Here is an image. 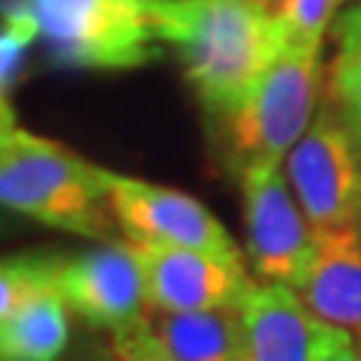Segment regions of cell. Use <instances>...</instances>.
I'll list each match as a JSON object with an SVG mask.
<instances>
[{
  "label": "cell",
  "instance_id": "5b68a950",
  "mask_svg": "<svg viewBox=\"0 0 361 361\" xmlns=\"http://www.w3.org/2000/svg\"><path fill=\"white\" fill-rule=\"evenodd\" d=\"M313 232L361 229V160L358 145L334 109H322L310 130L283 160Z\"/></svg>",
  "mask_w": 361,
  "mask_h": 361
},
{
  "label": "cell",
  "instance_id": "52a82bcc",
  "mask_svg": "<svg viewBox=\"0 0 361 361\" xmlns=\"http://www.w3.org/2000/svg\"><path fill=\"white\" fill-rule=\"evenodd\" d=\"M109 208L115 223L133 244L184 247L223 259H241L232 235L214 214L190 193L175 187L151 184L142 178L103 172Z\"/></svg>",
  "mask_w": 361,
  "mask_h": 361
},
{
  "label": "cell",
  "instance_id": "603a6c76",
  "mask_svg": "<svg viewBox=\"0 0 361 361\" xmlns=\"http://www.w3.org/2000/svg\"><path fill=\"white\" fill-rule=\"evenodd\" d=\"M16 115H0V151L9 145V139H13V133H16Z\"/></svg>",
  "mask_w": 361,
  "mask_h": 361
},
{
  "label": "cell",
  "instance_id": "ac0fdd59",
  "mask_svg": "<svg viewBox=\"0 0 361 361\" xmlns=\"http://www.w3.org/2000/svg\"><path fill=\"white\" fill-rule=\"evenodd\" d=\"M111 349L121 361H178L154 334L151 319L133 322L127 329L111 331Z\"/></svg>",
  "mask_w": 361,
  "mask_h": 361
},
{
  "label": "cell",
  "instance_id": "44dd1931",
  "mask_svg": "<svg viewBox=\"0 0 361 361\" xmlns=\"http://www.w3.org/2000/svg\"><path fill=\"white\" fill-rule=\"evenodd\" d=\"M70 361H121V358H118L115 349H111V343H109V346L94 343V346L82 349V353H78L75 358H70Z\"/></svg>",
  "mask_w": 361,
  "mask_h": 361
},
{
  "label": "cell",
  "instance_id": "cb8c5ba5",
  "mask_svg": "<svg viewBox=\"0 0 361 361\" xmlns=\"http://www.w3.org/2000/svg\"><path fill=\"white\" fill-rule=\"evenodd\" d=\"M256 4H259V6H265V9H271V13H274V9H277V4H280V0H256Z\"/></svg>",
  "mask_w": 361,
  "mask_h": 361
},
{
  "label": "cell",
  "instance_id": "6da1fadb",
  "mask_svg": "<svg viewBox=\"0 0 361 361\" xmlns=\"http://www.w3.org/2000/svg\"><path fill=\"white\" fill-rule=\"evenodd\" d=\"M154 9L190 87L226 118L289 42L280 18L256 0H154Z\"/></svg>",
  "mask_w": 361,
  "mask_h": 361
},
{
  "label": "cell",
  "instance_id": "ba28073f",
  "mask_svg": "<svg viewBox=\"0 0 361 361\" xmlns=\"http://www.w3.org/2000/svg\"><path fill=\"white\" fill-rule=\"evenodd\" d=\"M58 289L66 304L97 329H127L148 319L142 259L133 241H106L103 247L61 256Z\"/></svg>",
  "mask_w": 361,
  "mask_h": 361
},
{
  "label": "cell",
  "instance_id": "2e32d148",
  "mask_svg": "<svg viewBox=\"0 0 361 361\" xmlns=\"http://www.w3.org/2000/svg\"><path fill=\"white\" fill-rule=\"evenodd\" d=\"M341 4L343 0H280L274 16L283 25L289 42L322 45V33L334 21Z\"/></svg>",
  "mask_w": 361,
  "mask_h": 361
},
{
  "label": "cell",
  "instance_id": "8fae6325",
  "mask_svg": "<svg viewBox=\"0 0 361 361\" xmlns=\"http://www.w3.org/2000/svg\"><path fill=\"white\" fill-rule=\"evenodd\" d=\"M316 319L361 343V229L316 232V259L295 289Z\"/></svg>",
  "mask_w": 361,
  "mask_h": 361
},
{
  "label": "cell",
  "instance_id": "9c48e42d",
  "mask_svg": "<svg viewBox=\"0 0 361 361\" xmlns=\"http://www.w3.org/2000/svg\"><path fill=\"white\" fill-rule=\"evenodd\" d=\"M145 271L148 313H196L241 307L256 280L244 259H223L184 247L135 244Z\"/></svg>",
  "mask_w": 361,
  "mask_h": 361
},
{
  "label": "cell",
  "instance_id": "7c38bea8",
  "mask_svg": "<svg viewBox=\"0 0 361 361\" xmlns=\"http://www.w3.org/2000/svg\"><path fill=\"white\" fill-rule=\"evenodd\" d=\"M70 313L58 283L33 292L0 322V361H58L70 343Z\"/></svg>",
  "mask_w": 361,
  "mask_h": 361
},
{
  "label": "cell",
  "instance_id": "9a60e30c",
  "mask_svg": "<svg viewBox=\"0 0 361 361\" xmlns=\"http://www.w3.org/2000/svg\"><path fill=\"white\" fill-rule=\"evenodd\" d=\"M331 97L337 115L361 151V39L341 42L331 70Z\"/></svg>",
  "mask_w": 361,
  "mask_h": 361
},
{
  "label": "cell",
  "instance_id": "30bf717a",
  "mask_svg": "<svg viewBox=\"0 0 361 361\" xmlns=\"http://www.w3.org/2000/svg\"><path fill=\"white\" fill-rule=\"evenodd\" d=\"M241 361H325L343 331L325 325L304 307L295 289L283 283H253L241 301Z\"/></svg>",
  "mask_w": 361,
  "mask_h": 361
},
{
  "label": "cell",
  "instance_id": "e0dca14e",
  "mask_svg": "<svg viewBox=\"0 0 361 361\" xmlns=\"http://www.w3.org/2000/svg\"><path fill=\"white\" fill-rule=\"evenodd\" d=\"M39 39L37 16L16 21V25H0V115H16L9 106V90L25 66L30 45Z\"/></svg>",
  "mask_w": 361,
  "mask_h": 361
},
{
  "label": "cell",
  "instance_id": "3957f363",
  "mask_svg": "<svg viewBox=\"0 0 361 361\" xmlns=\"http://www.w3.org/2000/svg\"><path fill=\"white\" fill-rule=\"evenodd\" d=\"M33 16L51 63L123 73L163 54L154 0H37Z\"/></svg>",
  "mask_w": 361,
  "mask_h": 361
},
{
  "label": "cell",
  "instance_id": "5bb4252c",
  "mask_svg": "<svg viewBox=\"0 0 361 361\" xmlns=\"http://www.w3.org/2000/svg\"><path fill=\"white\" fill-rule=\"evenodd\" d=\"M61 256L25 253L0 259V322L9 319L33 292L58 283Z\"/></svg>",
  "mask_w": 361,
  "mask_h": 361
},
{
  "label": "cell",
  "instance_id": "d6986e66",
  "mask_svg": "<svg viewBox=\"0 0 361 361\" xmlns=\"http://www.w3.org/2000/svg\"><path fill=\"white\" fill-rule=\"evenodd\" d=\"M37 0H0V25H16V21L33 18Z\"/></svg>",
  "mask_w": 361,
  "mask_h": 361
},
{
  "label": "cell",
  "instance_id": "ffe728a7",
  "mask_svg": "<svg viewBox=\"0 0 361 361\" xmlns=\"http://www.w3.org/2000/svg\"><path fill=\"white\" fill-rule=\"evenodd\" d=\"M325 361H361V343H355L353 337L346 334L343 341L329 353V358H325Z\"/></svg>",
  "mask_w": 361,
  "mask_h": 361
},
{
  "label": "cell",
  "instance_id": "4fadbf2b",
  "mask_svg": "<svg viewBox=\"0 0 361 361\" xmlns=\"http://www.w3.org/2000/svg\"><path fill=\"white\" fill-rule=\"evenodd\" d=\"M154 334L178 361H241L244 331L238 307L196 313H148Z\"/></svg>",
  "mask_w": 361,
  "mask_h": 361
},
{
  "label": "cell",
  "instance_id": "7a4b0ae2",
  "mask_svg": "<svg viewBox=\"0 0 361 361\" xmlns=\"http://www.w3.org/2000/svg\"><path fill=\"white\" fill-rule=\"evenodd\" d=\"M103 172L58 142L16 130L0 151V208L82 238L115 241Z\"/></svg>",
  "mask_w": 361,
  "mask_h": 361
},
{
  "label": "cell",
  "instance_id": "8992f818",
  "mask_svg": "<svg viewBox=\"0 0 361 361\" xmlns=\"http://www.w3.org/2000/svg\"><path fill=\"white\" fill-rule=\"evenodd\" d=\"M247 256L268 283L298 289L316 259V232L289 187L283 163L241 169Z\"/></svg>",
  "mask_w": 361,
  "mask_h": 361
},
{
  "label": "cell",
  "instance_id": "277c9868",
  "mask_svg": "<svg viewBox=\"0 0 361 361\" xmlns=\"http://www.w3.org/2000/svg\"><path fill=\"white\" fill-rule=\"evenodd\" d=\"M322 45L286 42L247 99L229 115L232 148L241 169L283 163L310 130L322 82Z\"/></svg>",
  "mask_w": 361,
  "mask_h": 361
},
{
  "label": "cell",
  "instance_id": "7402d4cb",
  "mask_svg": "<svg viewBox=\"0 0 361 361\" xmlns=\"http://www.w3.org/2000/svg\"><path fill=\"white\" fill-rule=\"evenodd\" d=\"M349 39H361V6L353 9L341 21V42H349Z\"/></svg>",
  "mask_w": 361,
  "mask_h": 361
}]
</instances>
